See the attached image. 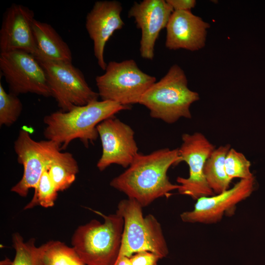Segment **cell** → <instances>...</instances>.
Instances as JSON below:
<instances>
[{"label":"cell","instance_id":"3957f363","mask_svg":"<svg viewBox=\"0 0 265 265\" xmlns=\"http://www.w3.org/2000/svg\"><path fill=\"white\" fill-rule=\"evenodd\" d=\"M199 99L198 93L188 88L183 70L174 64L145 92L139 104L149 109L151 117L173 124L181 118L190 119V107Z\"/></svg>","mask_w":265,"mask_h":265},{"label":"cell","instance_id":"5b68a950","mask_svg":"<svg viewBox=\"0 0 265 265\" xmlns=\"http://www.w3.org/2000/svg\"><path fill=\"white\" fill-rule=\"evenodd\" d=\"M142 207L130 198L121 200L116 213L124 219L121 245L118 258H130L135 253L149 251L160 259L168 254V248L161 227L155 216H144Z\"/></svg>","mask_w":265,"mask_h":265},{"label":"cell","instance_id":"e0dca14e","mask_svg":"<svg viewBox=\"0 0 265 265\" xmlns=\"http://www.w3.org/2000/svg\"><path fill=\"white\" fill-rule=\"evenodd\" d=\"M33 30L38 51L36 58L72 63L69 47L51 25L35 19Z\"/></svg>","mask_w":265,"mask_h":265},{"label":"cell","instance_id":"7c38bea8","mask_svg":"<svg viewBox=\"0 0 265 265\" xmlns=\"http://www.w3.org/2000/svg\"><path fill=\"white\" fill-rule=\"evenodd\" d=\"M254 185V177L240 179L232 187L219 194L200 197L196 200L192 211L180 214L181 219L190 223H217L225 213L235 210L238 204L251 195Z\"/></svg>","mask_w":265,"mask_h":265},{"label":"cell","instance_id":"44dd1931","mask_svg":"<svg viewBox=\"0 0 265 265\" xmlns=\"http://www.w3.org/2000/svg\"><path fill=\"white\" fill-rule=\"evenodd\" d=\"M12 242L16 254L11 265H44L41 246H35L34 238L24 242L22 236L16 233L13 235Z\"/></svg>","mask_w":265,"mask_h":265},{"label":"cell","instance_id":"d6986e66","mask_svg":"<svg viewBox=\"0 0 265 265\" xmlns=\"http://www.w3.org/2000/svg\"><path fill=\"white\" fill-rule=\"evenodd\" d=\"M58 191L68 188L76 179L79 166L73 155L58 151L46 167Z\"/></svg>","mask_w":265,"mask_h":265},{"label":"cell","instance_id":"30bf717a","mask_svg":"<svg viewBox=\"0 0 265 265\" xmlns=\"http://www.w3.org/2000/svg\"><path fill=\"white\" fill-rule=\"evenodd\" d=\"M18 162L24 167L22 179L11 189L21 197H26L30 188H35L44 169L55 153L61 150L55 142L36 141L26 130H21L14 143Z\"/></svg>","mask_w":265,"mask_h":265},{"label":"cell","instance_id":"ac0fdd59","mask_svg":"<svg viewBox=\"0 0 265 265\" xmlns=\"http://www.w3.org/2000/svg\"><path fill=\"white\" fill-rule=\"evenodd\" d=\"M230 144H226L215 148L207 160L204 168L206 180L215 194L229 188L231 180L225 168V159Z\"/></svg>","mask_w":265,"mask_h":265},{"label":"cell","instance_id":"ba28073f","mask_svg":"<svg viewBox=\"0 0 265 265\" xmlns=\"http://www.w3.org/2000/svg\"><path fill=\"white\" fill-rule=\"evenodd\" d=\"M0 70L9 92L17 96L33 93L51 97L44 71L32 54L20 50L1 53Z\"/></svg>","mask_w":265,"mask_h":265},{"label":"cell","instance_id":"7a4b0ae2","mask_svg":"<svg viewBox=\"0 0 265 265\" xmlns=\"http://www.w3.org/2000/svg\"><path fill=\"white\" fill-rule=\"evenodd\" d=\"M131 108L107 101H95L86 105L74 107L68 111H57L46 115L44 135L47 140L56 143L61 150L70 143L79 139L88 147L97 139V125L124 110Z\"/></svg>","mask_w":265,"mask_h":265},{"label":"cell","instance_id":"8992f818","mask_svg":"<svg viewBox=\"0 0 265 265\" xmlns=\"http://www.w3.org/2000/svg\"><path fill=\"white\" fill-rule=\"evenodd\" d=\"M99 97L130 106L139 102L156 78L143 72L133 59L111 61L105 73L95 79Z\"/></svg>","mask_w":265,"mask_h":265},{"label":"cell","instance_id":"7402d4cb","mask_svg":"<svg viewBox=\"0 0 265 265\" xmlns=\"http://www.w3.org/2000/svg\"><path fill=\"white\" fill-rule=\"evenodd\" d=\"M58 192L46 168L34 188L32 199L24 209H30L36 206L44 208L53 207L57 197Z\"/></svg>","mask_w":265,"mask_h":265},{"label":"cell","instance_id":"5bb4252c","mask_svg":"<svg viewBox=\"0 0 265 265\" xmlns=\"http://www.w3.org/2000/svg\"><path fill=\"white\" fill-rule=\"evenodd\" d=\"M33 10L21 4L13 3L4 13L0 29V53L20 50L32 54L38 51L34 36Z\"/></svg>","mask_w":265,"mask_h":265},{"label":"cell","instance_id":"ffe728a7","mask_svg":"<svg viewBox=\"0 0 265 265\" xmlns=\"http://www.w3.org/2000/svg\"><path fill=\"white\" fill-rule=\"evenodd\" d=\"M44 265H85L72 247L52 240L41 245Z\"/></svg>","mask_w":265,"mask_h":265},{"label":"cell","instance_id":"277c9868","mask_svg":"<svg viewBox=\"0 0 265 265\" xmlns=\"http://www.w3.org/2000/svg\"><path fill=\"white\" fill-rule=\"evenodd\" d=\"M104 218L79 226L72 245L85 265H114L118 257L124 228L123 217L115 213L106 215L91 210Z\"/></svg>","mask_w":265,"mask_h":265},{"label":"cell","instance_id":"484cf974","mask_svg":"<svg viewBox=\"0 0 265 265\" xmlns=\"http://www.w3.org/2000/svg\"><path fill=\"white\" fill-rule=\"evenodd\" d=\"M174 11H191L195 6V0H166Z\"/></svg>","mask_w":265,"mask_h":265},{"label":"cell","instance_id":"9c48e42d","mask_svg":"<svg viewBox=\"0 0 265 265\" xmlns=\"http://www.w3.org/2000/svg\"><path fill=\"white\" fill-rule=\"evenodd\" d=\"M182 143L179 148L181 162H186L189 167L187 178L178 177L176 181L180 185V194L187 195L193 200L214 195L204 175L205 163L215 146L201 132L184 133Z\"/></svg>","mask_w":265,"mask_h":265},{"label":"cell","instance_id":"d4e9b609","mask_svg":"<svg viewBox=\"0 0 265 265\" xmlns=\"http://www.w3.org/2000/svg\"><path fill=\"white\" fill-rule=\"evenodd\" d=\"M129 258L132 265H157L160 259L155 253L149 251L135 253Z\"/></svg>","mask_w":265,"mask_h":265},{"label":"cell","instance_id":"52a82bcc","mask_svg":"<svg viewBox=\"0 0 265 265\" xmlns=\"http://www.w3.org/2000/svg\"><path fill=\"white\" fill-rule=\"evenodd\" d=\"M45 73L51 97L62 111L98 100V92L87 83L82 72L72 63L36 58Z\"/></svg>","mask_w":265,"mask_h":265},{"label":"cell","instance_id":"9a60e30c","mask_svg":"<svg viewBox=\"0 0 265 265\" xmlns=\"http://www.w3.org/2000/svg\"><path fill=\"white\" fill-rule=\"evenodd\" d=\"M121 3L117 0L96 1L86 17L85 28L93 42L94 54L99 67L105 70L104 58L106 42L113 33L121 29L125 24L121 16Z\"/></svg>","mask_w":265,"mask_h":265},{"label":"cell","instance_id":"2e32d148","mask_svg":"<svg viewBox=\"0 0 265 265\" xmlns=\"http://www.w3.org/2000/svg\"><path fill=\"white\" fill-rule=\"evenodd\" d=\"M210 26L191 11H174L166 27L165 47L170 50H199L205 45Z\"/></svg>","mask_w":265,"mask_h":265},{"label":"cell","instance_id":"8fae6325","mask_svg":"<svg viewBox=\"0 0 265 265\" xmlns=\"http://www.w3.org/2000/svg\"><path fill=\"white\" fill-rule=\"evenodd\" d=\"M97 129L102 146L97 163L99 170L102 171L114 164L127 168L139 153L132 129L113 116L99 124Z\"/></svg>","mask_w":265,"mask_h":265},{"label":"cell","instance_id":"603a6c76","mask_svg":"<svg viewBox=\"0 0 265 265\" xmlns=\"http://www.w3.org/2000/svg\"><path fill=\"white\" fill-rule=\"evenodd\" d=\"M23 104L18 96L6 92L0 83V126L9 127L19 118Z\"/></svg>","mask_w":265,"mask_h":265},{"label":"cell","instance_id":"4316f807","mask_svg":"<svg viewBox=\"0 0 265 265\" xmlns=\"http://www.w3.org/2000/svg\"><path fill=\"white\" fill-rule=\"evenodd\" d=\"M114 265H132L130 258L126 256H122L117 259Z\"/></svg>","mask_w":265,"mask_h":265},{"label":"cell","instance_id":"6da1fadb","mask_svg":"<svg viewBox=\"0 0 265 265\" xmlns=\"http://www.w3.org/2000/svg\"><path fill=\"white\" fill-rule=\"evenodd\" d=\"M180 162L178 148H162L147 155L139 153L127 169L111 181L110 185L143 208L159 198H169L172 191L179 189V184L169 181L167 171Z\"/></svg>","mask_w":265,"mask_h":265},{"label":"cell","instance_id":"cb8c5ba5","mask_svg":"<svg viewBox=\"0 0 265 265\" xmlns=\"http://www.w3.org/2000/svg\"><path fill=\"white\" fill-rule=\"evenodd\" d=\"M250 162L242 153L230 148L225 159V168L231 180L234 178L248 179L254 177L250 170Z\"/></svg>","mask_w":265,"mask_h":265},{"label":"cell","instance_id":"4fadbf2b","mask_svg":"<svg viewBox=\"0 0 265 265\" xmlns=\"http://www.w3.org/2000/svg\"><path fill=\"white\" fill-rule=\"evenodd\" d=\"M172 7L165 0H144L135 2L128 12L141 31L139 52L141 56L153 60L156 42L159 34L166 28L173 12Z\"/></svg>","mask_w":265,"mask_h":265}]
</instances>
